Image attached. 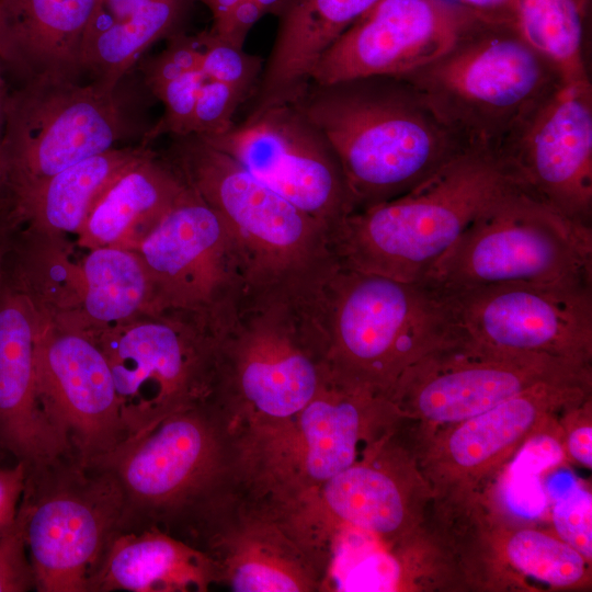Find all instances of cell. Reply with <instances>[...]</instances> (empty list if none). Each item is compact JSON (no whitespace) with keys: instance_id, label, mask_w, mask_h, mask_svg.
Wrapping results in <instances>:
<instances>
[{"instance_id":"cell-13","label":"cell","mask_w":592,"mask_h":592,"mask_svg":"<svg viewBox=\"0 0 592 592\" xmlns=\"http://www.w3.org/2000/svg\"><path fill=\"white\" fill-rule=\"evenodd\" d=\"M437 292L467 338L498 350L588 367L592 281L515 282Z\"/></svg>"},{"instance_id":"cell-8","label":"cell","mask_w":592,"mask_h":592,"mask_svg":"<svg viewBox=\"0 0 592 592\" xmlns=\"http://www.w3.org/2000/svg\"><path fill=\"white\" fill-rule=\"evenodd\" d=\"M592 281V226L522 189L481 213L419 282L440 292Z\"/></svg>"},{"instance_id":"cell-44","label":"cell","mask_w":592,"mask_h":592,"mask_svg":"<svg viewBox=\"0 0 592 592\" xmlns=\"http://www.w3.org/2000/svg\"><path fill=\"white\" fill-rule=\"evenodd\" d=\"M264 13H277L286 0H254Z\"/></svg>"},{"instance_id":"cell-15","label":"cell","mask_w":592,"mask_h":592,"mask_svg":"<svg viewBox=\"0 0 592 592\" xmlns=\"http://www.w3.org/2000/svg\"><path fill=\"white\" fill-rule=\"evenodd\" d=\"M202 138L330 232L354 210L334 150L292 103L249 112L228 130Z\"/></svg>"},{"instance_id":"cell-32","label":"cell","mask_w":592,"mask_h":592,"mask_svg":"<svg viewBox=\"0 0 592 592\" xmlns=\"http://www.w3.org/2000/svg\"><path fill=\"white\" fill-rule=\"evenodd\" d=\"M196 36L202 53L201 71L203 75L207 79L240 90L250 99L265 60L247 53L243 47L226 42L209 30Z\"/></svg>"},{"instance_id":"cell-29","label":"cell","mask_w":592,"mask_h":592,"mask_svg":"<svg viewBox=\"0 0 592 592\" xmlns=\"http://www.w3.org/2000/svg\"><path fill=\"white\" fill-rule=\"evenodd\" d=\"M84 305L100 321L121 320L139 308L151 288L143 261L121 249L102 247L84 262Z\"/></svg>"},{"instance_id":"cell-27","label":"cell","mask_w":592,"mask_h":592,"mask_svg":"<svg viewBox=\"0 0 592 592\" xmlns=\"http://www.w3.org/2000/svg\"><path fill=\"white\" fill-rule=\"evenodd\" d=\"M326 530L339 525L390 535L402 524L405 506L392 478L368 465H352L307 499Z\"/></svg>"},{"instance_id":"cell-14","label":"cell","mask_w":592,"mask_h":592,"mask_svg":"<svg viewBox=\"0 0 592 592\" xmlns=\"http://www.w3.org/2000/svg\"><path fill=\"white\" fill-rule=\"evenodd\" d=\"M147 232L140 253L161 308L220 317L248 295L246 263L227 223L190 186Z\"/></svg>"},{"instance_id":"cell-9","label":"cell","mask_w":592,"mask_h":592,"mask_svg":"<svg viewBox=\"0 0 592 592\" xmlns=\"http://www.w3.org/2000/svg\"><path fill=\"white\" fill-rule=\"evenodd\" d=\"M122 497L113 477L75 453L25 466L18 506L38 592H90L118 532Z\"/></svg>"},{"instance_id":"cell-34","label":"cell","mask_w":592,"mask_h":592,"mask_svg":"<svg viewBox=\"0 0 592 592\" xmlns=\"http://www.w3.org/2000/svg\"><path fill=\"white\" fill-rule=\"evenodd\" d=\"M553 521L558 535L584 558L592 556V498L578 482L570 481L554 492Z\"/></svg>"},{"instance_id":"cell-11","label":"cell","mask_w":592,"mask_h":592,"mask_svg":"<svg viewBox=\"0 0 592 592\" xmlns=\"http://www.w3.org/2000/svg\"><path fill=\"white\" fill-rule=\"evenodd\" d=\"M117 89L41 79L9 91L1 145L7 196L114 147L124 118Z\"/></svg>"},{"instance_id":"cell-28","label":"cell","mask_w":592,"mask_h":592,"mask_svg":"<svg viewBox=\"0 0 592 592\" xmlns=\"http://www.w3.org/2000/svg\"><path fill=\"white\" fill-rule=\"evenodd\" d=\"M592 0H519V30L563 83L590 82L585 47Z\"/></svg>"},{"instance_id":"cell-4","label":"cell","mask_w":592,"mask_h":592,"mask_svg":"<svg viewBox=\"0 0 592 592\" xmlns=\"http://www.w3.org/2000/svg\"><path fill=\"white\" fill-rule=\"evenodd\" d=\"M521 189L501 152L468 146L412 190L330 232L340 267L419 282L481 213Z\"/></svg>"},{"instance_id":"cell-6","label":"cell","mask_w":592,"mask_h":592,"mask_svg":"<svg viewBox=\"0 0 592 592\" xmlns=\"http://www.w3.org/2000/svg\"><path fill=\"white\" fill-rule=\"evenodd\" d=\"M319 305L331 373L386 396L407 368L458 333L441 294L422 282L339 266Z\"/></svg>"},{"instance_id":"cell-18","label":"cell","mask_w":592,"mask_h":592,"mask_svg":"<svg viewBox=\"0 0 592 592\" xmlns=\"http://www.w3.org/2000/svg\"><path fill=\"white\" fill-rule=\"evenodd\" d=\"M482 20L453 0H380L323 53L310 81L405 76L451 49Z\"/></svg>"},{"instance_id":"cell-46","label":"cell","mask_w":592,"mask_h":592,"mask_svg":"<svg viewBox=\"0 0 592 592\" xmlns=\"http://www.w3.org/2000/svg\"><path fill=\"white\" fill-rule=\"evenodd\" d=\"M8 456L7 453H4L0 447V462Z\"/></svg>"},{"instance_id":"cell-1","label":"cell","mask_w":592,"mask_h":592,"mask_svg":"<svg viewBox=\"0 0 592 592\" xmlns=\"http://www.w3.org/2000/svg\"><path fill=\"white\" fill-rule=\"evenodd\" d=\"M90 463L116 482L118 532L156 527L196 547L249 479V430L213 398Z\"/></svg>"},{"instance_id":"cell-16","label":"cell","mask_w":592,"mask_h":592,"mask_svg":"<svg viewBox=\"0 0 592 592\" xmlns=\"http://www.w3.org/2000/svg\"><path fill=\"white\" fill-rule=\"evenodd\" d=\"M585 372L549 356L487 346L459 332L407 368L388 398L410 400L432 421L458 422L536 384Z\"/></svg>"},{"instance_id":"cell-21","label":"cell","mask_w":592,"mask_h":592,"mask_svg":"<svg viewBox=\"0 0 592 592\" xmlns=\"http://www.w3.org/2000/svg\"><path fill=\"white\" fill-rule=\"evenodd\" d=\"M99 0H0V67L20 86L77 81Z\"/></svg>"},{"instance_id":"cell-39","label":"cell","mask_w":592,"mask_h":592,"mask_svg":"<svg viewBox=\"0 0 592 592\" xmlns=\"http://www.w3.org/2000/svg\"><path fill=\"white\" fill-rule=\"evenodd\" d=\"M25 478V465L14 462L0 467V536L8 533L15 521Z\"/></svg>"},{"instance_id":"cell-37","label":"cell","mask_w":592,"mask_h":592,"mask_svg":"<svg viewBox=\"0 0 592 592\" xmlns=\"http://www.w3.org/2000/svg\"><path fill=\"white\" fill-rule=\"evenodd\" d=\"M35 590L33 568L23 530L16 520L12 528L0 536V592Z\"/></svg>"},{"instance_id":"cell-2","label":"cell","mask_w":592,"mask_h":592,"mask_svg":"<svg viewBox=\"0 0 592 592\" xmlns=\"http://www.w3.org/2000/svg\"><path fill=\"white\" fill-rule=\"evenodd\" d=\"M292 104L334 150L354 210L407 193L468 147L402 77L310 81Z\"/></svg>"},{"instance_id":"cell-36","label":"cell","mask_w":592,"mask_h":592,"mask_svg":"<svg viewBox=\"0 0 592 592\" xmlns=\"http://www.w3.org/2000/svg\"><path fill=\"white\" fill-rule=\"evenodd\" d=\"M202 53L196 35L179 32L167 39L166 48L143 60L139 68L150 91L184 75L201 71Z\"/></svg>"},{"instance_id":"cell-20","label":"cell","mask_w":592,"mask_h":592,"mask_svg":"<svg viewBox=\"0 0 592 592\" xmlns=\"http://www.w3.org/2000/svg\"><path fill=\"white\" fill-rule=\"evenodd\" d=\"M38 332L29 297L0 289V447L25 466L73 453L39 401L35 365Z\"/></svg>"},{"instance_id":"cell-45","label":"cell","mask_w":592,"mask_h":592,"mask_svg":"<svg viewBox=\"0 0 592 592\" xmlns=\"http://www.w3.org/2000/svg\"><path fill=\"white\" fill-rule=\"evenodd\" d=\"M0 212H1V208H0ZM2 230H3V227L0 224V282H1V274H2L1 265H2V255H3V244H2L3 242H2V237H1Z\"/></svg>"},{"instance_id":"cell-38","label":"cell","mask_w":592,"mask_h":592,"mask_svg":"<svg viewBox=\"0 0 592 592\" xmlns=\"http://www.w3.org/2000/svg\"><path fill=\"white\" fill-rule=\"evenodd\" d=\"M264 14L254 0H239L224 18L212 24L209 31L235 46L243 47L249 31Z\"/></svg>"},{"instance_id":"cell-43","label":"cell","mask_w":592,"mask_h":592,"mask_svg":"<svg viewBox=\"0 0 592 592\" xmlns=\"http://www.w3.org/2000/svg\"><path fill=\"white\" fill-rule=\"evenodd\" d=\"M202 2L212 13L213 23L224 18L239 0H194Z\"/></svg>"},{"instance_id":"cell-35","label":"cell","mask_w":592,"mask_h":592,"mask_svg":"<svg viewBox=\"0 0 592 592\" xmlns=\"http://www.w3.org/2000/svg\"><path fill=\"white\" fill-rule=\"evenodd\" d=\"M248 99L229 84L205 78L197 93L192 134L205 137L228 130L238 107Z\"/></svg>"},{"instance_id":"cell-22","label":"cell","mask_w":592,"mask_h":592,"mask_svg":"<svg viewBox=\"0 0 592 592\" xmlns=\"http://www.w3.org/2000/svg\"><path fill=\"white\" fill-rule=\"evenodd\" d=\"M380 0H286L249 112L294 103L323 53Z\"/></svg>"},{"instance_id":"cell-23","label":"cell","mask_w":592,"mask_h":592,"mask_svg":"<svg viewBox=\"0 0 592 592\" xmlns=\"http://www.w3.org/2000/svg\"><path fill=\"white\" fill-rule=\"evenodd\" d=\"M214 584L217 576L206 554L149 527L115 535L90 592H204Z\"/></svg>"},{"instance_id":"cell-7","label":"cell","mask_w":592,"mask_h":592,"mask_svg":"<svg viewBox=\"0 0 592 592\" xmlns=\"http://www.w3.org/2000/svg\"><path fill=\"white\" fill-rule=\"evenodd\" d=\"M401 77L464 144L496 149L563 83L519 27L487 20Z\"/></svg>"},{"instance_id":"cell-24","label":"cell","mask_w":592,"mask_h":592,"mask_svg":"<svg viewBox=\"0 0 592 592\" xmlns=\"http://www.w3.org/2000/svg\"><path fill=\"white\" fill-rule=\"evenodd\" d=\"M194 0H99L87 31L82 69L93 81L116 90L143 53L182 32Z\"/></svg>"},{"instance_id":"cell-17","label":"cell","mask_w":592,"mask_h":592,"mask_svg":"<svg viewBox=\"0 0 592 592\" xmlns=\"http://www.w3.org/2000/svg\"><path fill=\"white\" fill-rule=\"evenodd\" d=\"M498 150L519 185L592 226V84L562 83Z\"/></svg>"},{"instance_id":"cell-47","label":"cell","mask_w":592,"mask_h":592,"mask_svg":"<svg viewBox=\"0 0 592 592\" xmlns=\"http://www.w3.org/2000/svg\"><path fill=\"white\" fill-rule=\"evenodd\" d=\"M1 76H3V73H2V70H1V67H0V77H1Z\"/></svg>"},{"instance_id":"cell-30","label":"cell","mask_w":592,"mask_h":592,"mask_svg":"<svg viewBox=\"0 0 592 592\" xmlns=\"http://www.w3.org/2000/svg\"><path fill=\"white\" fill-rule=\"evenodd\" d=\"M506 554L523 573L556 587L576 583L585 569L584 557L572 546L533 530L515 533Z\"/></svg>"},{"instance_id":"cell-40","label":"cell","mask_w":592,"mask_h":592,"mask_svg":"<svg viewBox=\"0 0 592 592\" xmlns=\"http://www.w3.org/2000/svg\"><path fill=\"white\" fill-rule=\"evenodd\" d=\"M493 23L519 27V0H453Z\"/></svg>"},{"instance_id":"cell-10","label":"cell","mask_w":592,"mask_h":592,"mask_svg":"<svg viewBox=\"0 0 592 592\" xmlns=\"http://www.w3.org/2000/svg\"><path fill=\"white\" fill-rule=\"evenodd\" d=\"M235 592L322 591L330 542L303 498L248 480L197 545Z\"/></svg>"},{"instance_id":"cell-42","label":"cell","mask_w":592,"mask_h":592,"mask_svg":"<svg viewBox=\"0 0 592 592\" xmlns=\"http://www.w3.org/2000/svg\"><path fill=\"white\" fill-rule=\"evenodd\" d=\"M9 89L4 81L3 76L0 77V203L3 200L4 194V177L2 169V159H1V145L4 130V121H5V104L8 98Z\"/></svg>"},{"instance_id":"cell-31","label":"cell","mask_w":592,"mask_h":592,"mask_svg":"<svg viewBox=\"0 0 592 592\" xmlns=\"http://www.w3.org/2000/svg\"><path fill=\"white\" fill-rule=\"evenodd\" d=\"M563 453L558 441L549 435L528 440L511 463L503 483L504 500L515 514L534 519L547 505L540 475L559 464Z\"/></svg>"},{"instance_id":"cell-19","label":"cell","mask_w":592,"mask_h":592,"mask_svg":"<svg viewBox=\"0 0 592 592\" xmlns=\"http://www.w3.org/2000/svg\"><path fill=\"white\" fill-rule=\"evenodd\" d=\"M35 365L42 408L83 462L127 439L112 372L99 344L78 333L39 330Z\"/></svg>"},{"instance_id":"cell-41","label":"cell","mask_w":592,"mask_h":592,"mask_svg":"<svg viewBox=\"0 0 592 592\" xmlns=\"http://www.w3.org/2000/svg\"><path fill=\"white\" fill-rule=\"evenodd\" d=\"M568 449L579 463L591 468L592 465V430L580 426L573 430L568 439Z\"/></svg>"},{"instance_id":"cell-33","label":"cell","mask_w":592,"mask_h":592,"mask_svg":"<svg viewBox=\"0 0 592 592\" xmlns=\"http://www.w3.org/2000/svg\"><path fill=\"white\" fill-rule=\"evenodd\" d=\"M205 78L202 71L191 72L149 91L163 104V113L144 134L141 145L148 146L160 136L192 134L197 93Z\"/></svg>"},{"instance_id":"cell-5","label":"cell","mask_w":592,"mask_h":592,"mask_svg":"<svg viewBox=\"0 0 592 592\" xmlns=\"http://www.w3.org/2000/svg\"><path fill=\"white\" fill-rule=\"evenodd\" d=\"M330 373L319 300L249 296L217 333L212 398L249 429L298 414Z\"/></svg>"},{"instance_id":"cell-26","label":"cell","mask_w":592,"mask_h":592,"mask_svg":"<svg viewBox=\"0 0 592 592\" xmlns=\"http://www.w3.org/2000/svg\"><path fill=\"white\" fill-rule=\"evenodd\" d=\"M186 189L175 169L147 148L101 194L81 229L93 243L115 242L136 224L150 228Z\"/></svg>"},{"instance_id":"cell-3","label":"cell","mask_w":592,"mask_h":592,"mask_svg":"<svg viewBox=\"0 0 592 592\" xmlns=\"http://www.w3.org/2000/svg\"><path fill=\"white\" fill-rule=\"evenodd\" d=\"M170 138L164 159L227 223L249 296L318 301L339 269L329 228L198 135Z\"/></svg>"},{"instance_id":"cell-25","label":"cell","mask_w":592,"mask_h":592,"mask_svg":"<svg viewBox=\"0 0 592 592\" xmlns=\"http://www.w3.org/2000/svg\"><path fill=\"white\" fill-rule=\"evenodd\" d=\"M147 148L141 144L113 147L86 158L34 187L8 196L10 214L64 231L79 230L101 194Z\"/></svg>"},{"instance_id":"cell-12","label":"cell","mask_w":592,"mask_h":592,"mask_svg":"<svg viewBox=\"0 0 592 592\" xmlns=\"http://www.w3.org/2000/svg\"><path fill=\"white\" fill-rule=\"evenodd\" d=\"M102 348L127 439L212 397L217 333L177 312L134 326Z\"/></svg>"}]
</instances>
